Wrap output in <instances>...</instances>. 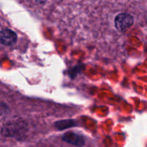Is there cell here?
Segmentation results:
<instances>
[{
    "label": "cell",
    "mask_w": 147,
    "mask_h": 147,
    "mask_svg": "<svg viewBox=\"0 0 147 147\" xmlns=\"http://www.w3.org/2000/svg\"><path fill=\"white\" fill-rule=\"evenodd\" d=\"M63 140L75 146H83L85 144L83 137L73 132H67L63 136Z\"/></svg>",
    "instance_id": "cell-3"
},
{
    "label": "cell",
    "mask_w": 147,
    "mask_h": 147,
    "mask_svg": "<svg viewBox=\"0 0 147 147\" xmlns=\"http://www.w3.org/2000/svg\"><path fill=\"white\" fill-rule=\"evenodd\" d=\"M17 40V35L14 31L4 29L0 31V44L6 46L14 45Z\"/></svg>",
    "instance_id": "cell-2"
},
{
    "label": "cell",
    "mask_w": 147,
    "mask_h": 147,
    "mask_svg": "<svg viewBox=\"0 0 147 147\" xmlns=\"http://www.w3.org/2000/svg\"><path fill=\"white\" fill-rule=\"evenodd\" d=\"M134 21V17L131 14L121 13L116 16L115 19V25L119 31L123 32L133 25Z\"/></svg>",
    "instance_id": "cell-1"
}]
</instances>
